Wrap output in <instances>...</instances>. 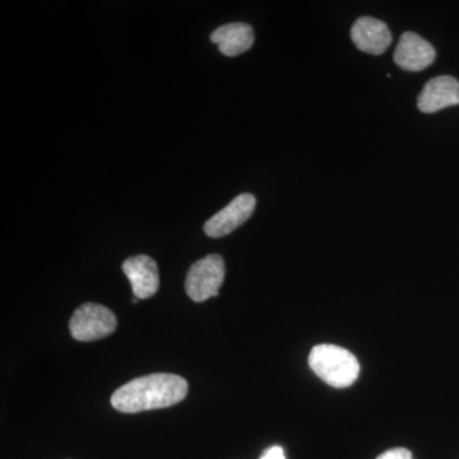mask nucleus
I'll return each instance as SVG.
<instances>
[{
  "instance_id": "f257e3e1",
  "label": "nucleus",
  "mask_w": 459,
  "mask_h": 459,
  "mask_svg": "<svg viewBox=\"0 0 459 459\" xmlns=\"http://www.w3.org/2000/svg\"><path fill=\"white\" fill-rule=\"evenodd\" d=\"M188 389L184 377L168 373L151 374L120 386L111 395V404L123 413L166 409L183 401Z\"/></svg>"
},
{
  "instance_id": "f03ea898",
  "label": "nucleus",
  "mask_w": 459,
  "mask_h": 459,
  "mask_svg": "<svg viewBox=\"0 0 459 459\" xmlns=\"http://www.w3.org/2000/svg\"><path fill=\"white\" fill-rule=\"evenodd\" d=\"M309 367L323 380L334 388H347L360 374V364L353 353L336 344H318L309 355Z\"/></svg>"
},
{
  "instance_id": "7ed1b4c3",
  "label": "nucleus",
  "mask_w": 459,
  "mask_h": 459,
  "mask_svg": "<svg viewBox=\"0 0 459 459\" xmlns=\"http://www.w3.org/2000/svg\"><path fill=\"white\" fill-rule=\"evenodd\" d=\"M117 327L115 314L104 305H81L69 322L72 337L80 342H92L114 333Z\"/></svg>"
},
{
  "instance_id": "20e7f679",
  "label": "nucleus",
  "mask_w": 459,
  "mask_h": 459,
  "mask_svg": "<svg viewBox=\"0 0 459 459\" xmlns=\"http://www.w3.org/2000/svg\"><path fill=\"white\" fill-rule=\"evenodd\" d=\"M225 280V262L219 255H210L199 259L186 274V294L195 303H204L219 295Z\"/></svg>"
},
{
  "instance_id": "39448f33",
  "label": "nucleus",
  "mask_w": 459,
  "mask_h": 459,
  "mask_svg": "<svg viewBox=\"0 0 459 459\" xmlns=\"http://www.w3.org/2000/svg\"><path fill=\"white\" fill-rule=\"evenodd\" d=\"M256 199L250 193H243L232 199L220 212L204 223L207 237L219 238L231 234L255 213Z\"/></svg>"
},
{
  "instance_id": "423d86ee",
  "label": "nucleus",
  "mask_w": 459,
  "mask_h": 459,
  "mask_svg": "<svg viewBox=\"0 0 459 459\" xmlns=\"http://www.w3.org/2000/svg\"><path fill=\"white\" fill-rule=\"evenodd\" d=\"M437 51L430 42L415 32H404L394 51V63L409 72L427 69L435 62Z\"/></svg>"
},
{
  "instance_id": "0eeeda50",
  "label": "nucleus",
  "mask_w": 459,
  "mask_h": 459,
  "mask_svg": "<svg viewBox=\"0 0 459 459\" xmlns=\"http://www.w3.org/2000/svg\"><path fill=\"white\" fill-rule=\"evenodd\" d=\"M351 40L359 50L370 56H382L392 44V33L383 21L360 17L351 29Z\"/></svg>"
},
{
  "instance_id": "6e6552de",
  "label": "nucleus",
  "mask_w": 459,
  "mask_h": 459,
  "mask_svg": "<svg viewBox=\"0 0 459 459\" xmlns=\"http://www.w3.org/2000/svg\"><path fill=\"white\" fill-rule=\"evenodd\" d=\"M459 105V82L451 75H439L429 81L418 99L421 113L434 114Z\"/></svg>"
},
{
  "instance_id": "1a4fd4ad",
  "label": "nucleus",
  "mask_w": 459,
  "mask_h": 459,
  "mask_svg": "<svg viewBox=\"0 0 459 459\" xmlns=\"http://www.w3.org/2000/svg\"><path fill=\"white\" fill-rule=\"evenodd\" d=\"M122 268L131 282L135 299L143 300L156 294L160 287L159 268L151 256H131L123 263Z\"/></svg>"
},
{
  "instance_id": "9d476101",
  "label": "nucleus",
  "mask_w": 459,
  "mask_h": 459,
  "mask_svg": "<svg viewBox=\"0 0 459 459\" xmlns=\"http://www.w3.org/2000/svg\"><path fill=\"white\" fill-rule=\"evenodd\" d=\"M211 41L219 45L223 56H238L255 44V31L247 23H229L214 30Z\"/></svg>"
},
{
  "instance_id": "9b49d317",
  "label": "nucleus",
  "mask_w": 459,
  "mask_h": 459,
  "mask_svg": "<svg viewBox=\"0 0 459 459\" xmlns=\"http://www.w3.org/2000/svg\"><path fill=\"white\" fill-rule=\"evenodd\" d=\"M377 459H412V455H411L409 449L394 448L382 453Z\"/></svg>"
},
{
  "instance_id": "f8f14e48",
  "label": "nucleus",
  "mask_w": 459,
  "mask_h": 459,
  "mask_svg": "<svg viewBox=\"0 0 459 459\" xmlns=\"http://www.w3.org/2000/svg\"><path fill=\"white\" fill-rule=\"evenodd\" d=\"M261 459H286L285 452H283L281 446H271V448L263 453Z\"/></svg>"
}]
</instances>
